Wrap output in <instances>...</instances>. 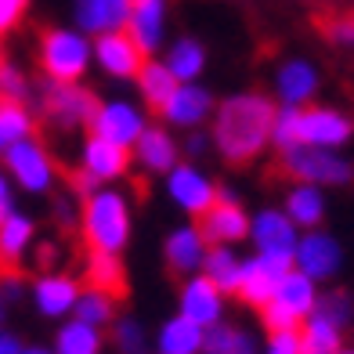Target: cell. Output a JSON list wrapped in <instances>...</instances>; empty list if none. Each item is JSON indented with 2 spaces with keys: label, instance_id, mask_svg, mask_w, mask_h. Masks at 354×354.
<instances>
[{
  "label": "cell",
  "instance_id": "cell-1",
  "mask_svg": "<svg viewBox=\"0 0 354 354\" xmlns=\"http://www.w3.org/2000/svg\"><path fill=\"white\" fill-rule=\"evenodd\" d=\"M271 120H275V102L268 91H232L217 98V109L206 134L221 163L228 167H250L271 152Z\"/></svg>",
  "mask_w": 354,
  "mask_h": 354
},
{
  "label": "cell",
  "instance_id": "cell-2",
  "mask_svg": "<svg viewBox=\"0 0 354 354\" xmlns=\"http://www.w3.org/2000/svg\"><path fill=\"white\" fill-rule=\"evenodd\" d=\"M76 235L87 253L123 257L134 243V196L123 185H105L80 199Z\"/></svg>",
  "mask_w": 354,
  "mask_h": 354
},
{
  "label": "cell",
  "instance_id": "cell-3",
  "mask_svg": "<svg viewBox=\"0 0 354 354\" xmlns=\"http://www.w3.org/2000/svg\"><path fill=\"white\" fill-rule=\"evenodd\" d=\"M37 69L51 84H87L91 76V37L76 26H44L37 33Z\"/></svg>",
  "mask_w": 354,
  "mask_h": 354
},
{
  "label": "cell",
  "instance_id": "cell-4",
  "mask_svg": "<svg viewBox=\"0 0 354 354\" xmlns=\"http://www.w3.org/2000/svg\"><path fill=\"white\" fill-rule=\"evenodd\" d=\"M0 167H4V174L11 177L15 192H19V196H29V199H51L58 192V185L66 181V174H62L51 145H47L40 134L11 145V149L0 156Z\"/></svg>",
  "mask_w": 354,
  "mask_h": 354
},
{
  "label": "cell",
  "instance_id": "cell-5",
  "mask_svg": "<svg viewBox=\"0 0 354 354\" xmlns=\"http://www.w3.org/2000/svg\"><path fill=\"white\" fill-rule=\"evenodd\" d=\"M33 112L58 134H87L98 94L87 84H51V80H37L33 84Z\"/></svg>",
  "mask_w": 354,
  "mask_h": 354
},
{
  "label": "cell",
  "instance_id": "cell-6",
  "mask_svg": "<svg viewBox=\"0 0 354 354\" xmlns=\"http://www.w3.org/2000/svg\"><path fill=\"white\" fill-rule=\"evenodd\" d=\"M279 167L289 181H304V185L326 188V192L354 185V159L347 152L297 145V149H289V152H279Z\"/></svg>",
  "mask_w": 354,
  "mask_h": 354
},
{
  "label": "cell",
  "instance_id": "cell-7",
  "mask_svg": "<svg viewBox=\"0 0 354 354\" xmlns=\"http://www.w3.org/2000/svg\"><path fill=\"white\" fill-rule=\"evenodd\" d=\"M318 293H322V286H315L311 279H304L300 271L289 268L286 275H282V282L275 286L271 300L264 304L261 311H257V315H261V326H264L268 333L300 329V322L315 311Z\"/></svg>",
  "mask_w": 354,
  "mask_h": 354
},
{
  "label": "cell",
  "instance_id": "cell-8",
  "mask_svg": "<svg viewBox=\"0 0 354 354\" xmlns=\"http://www.w3.org/2000/svg\"><path fill=\"white\" fill-rule=\"evenodd\" d=\"M149 123H152V112L138 98H131V94H109V98H98V105H94L87 134H98L131 152Z\"/></svg>",
  "mask_w": 354,
  "mask_h": 354
},
{
  "label": "cell",
  "instance_id": "cell-9",
  "mask_svg": "<svg viewBox=\"0 0 354 354\" xmlns=\"http://www.w3.org/2000/svg\"><path fill=\"white\" fill-rule=\"evenodd\" d=\"M163 181V196L185 221H199L217 199V177L206 170L203 163H192V159H181L170 174L159 177Z\"/></svg>",
  "mask_w": 354,
  "mask_h": 354
},
{
  "label": "cell",
  "instance_id": "cell-10",
  "mask_svg": "<svg viewBox=\"0 0 354 354\" xmlns=\"http://www.w3.org/2000/svg\"><path fill=\"white\" fill-rule=\"evenodd\" d=\"M344 264H347V250L336 232H329V228L300 232V243L293 253V271H300L304 279H311L315 286L326 289L344 275Z\"/></svg>",
  "mask_w": 354,
  "mask_h": 354
},
{
  "label": "cell",
  "instance_id": "cell-11",
  "mask_svg": "<svg viewBox=\"0 0 354 354\" xmlns=\"http://www.w3.org/2000/svg\"><path fill=\"white\" fill-rule=\"evenodd\" d=\"M297 243H300V228L282 214L279 203H275V206H261V210L250 214V235H246L250 253L293 268Z\"/></svg>",
  "mask_w": 354,
  "mask_h": 354
},
{
  "label": "cell",
  "instance_id": "cell-12",
  "mask_svg": "<svg viewBox=\"0 0 354 354\" xmlns=\"http://www.w3.org/2000/svg\"><path fill=\"white\" fill-rule=\"evenodd\" d=\"M80 289H84V279L76 271H66V268H44L29 279V293L26 300L33 304V311L44 318V322H66L73 318V308L80 300Z\"/></svg>",
  "mask_w": 354,
  "mask_h": 354
},
{
  "label": "cell",
  "instance_id": "cell-13",
  "mask_svg": "<svg viewBox=\"0 0 354 354\" xmlns=\"http://www.w3.org/2000/svg\"><path fill=\"white\" fill-rule=\"evenodd\" d=\"M354 141V116L340 105H322L311 102L300 109L297 120V145L308 149H333V152H347V145Z\"/></svg>",
  "mask_w": 354,
  "mask_h": 354
},
{
  "label": "cell",
  "instance_id": "cell-14",
  "mask_svg": "<svg viewBox=\"0 0 354 354\" xmlns=\"http://www.w3.org/2000/svg\"><path fill=\"white\" fill-rule=\"evenodd\" d=\"M318 91H322V69L318 62L308 55H286L275 62L271 69V102L286 105V109H304L318 102Z\"/></svg>",
  "mask_w": 354,
  "mask_h": 354
},
{
  "label": "cell",
  "instance_id": "cell-15",
  "mask_svg": "<svg viewBox=\"0 0 354 354\" xmlns=\"http://www.w3.org/2000/svg\"><path fill=\"white\" fill-rule=\"evenodd\" d=\"M196 224L206 239V246H235L239 250V246H246V235H250V210L235 188L221 185L214 206Z\"/></svg>",
  "mask_w": 354,
  "mask_h": 354
},
{
  "label": "cell",
  "instance_id": "cell-16",
  "mask_svg": "<svg viewBox=\"0 0 354 354\" xmlns=\"http://www.w3.org/2000/svg\"><path fill=\"white\" fill-rule=\"evenodd\" d=\"M76 170L87 174L94 185H123L134 170V159L127 149L112 145L98 134H80V145H76Z\"/></svg>",
  "mask_w": 354,
  "mask_h": 354
},
{
  "label": "cell",
  "instance_id": "cell-17",
  "mask_svg": "<svg viewBox=\"0 0 354 354\" xmlns=\"http://www.w3.org/2000/svg\"><path fill=\"white\" fill-rule=\"evenodd\" d=\"M217 109V94L199 80V84H177L174 94L156 112V123L170 127V131H203Z\"/></svg>",
  "mask_w": 354,
  "mask_h": 354
},
{
  "label": "cell",
  "instance_id": "cell-18",
  "mask_svg": "<svg viewBox=\"0 0 354 354\" xmlns=\"http://www.w3.org/2000/svg\"><path fill=\"white\" fill-rule=\"evenodd\" d=\"M91 66L94 73H102L109 84H134L138 69L145 66L141 47L127 37V29L120 33H102L91 40Z\"/></svg>",
  "mask_w": 354,
  "mask_h": 354
},
{
  "label": "cell",
  "instance_id": "cell-19",
  "mask_svg": "<svg viewBox=\"0 0 354 354\" xmlns=\"http://www.w3.org/2000/svg\"><path fill=\"white\" fill-rule=\"evenodd\" d=\"M127 37H131L145 58H159L170 40V0H131L127 15Z\"/></svg>",
  "mask_w": 354,
  "mask_h": 354
},
{
  "label": "cell",
  "instance_id": "cell-20",
  "mask_svg": "<svg viewBox=\"0 0 354 354\" xmlns=\"http://www.w3.org/2000/svg\"><path fill=\"white\" fill-rule=\"evenodd\" d=\"M228 300L232 297H224L221 289L203 275H188L177 286V315L196 322L199 329H210V326L228 318Z\"/></svg>",
  "mask_w": 354,
  "mask_h": 354
},
{
  "label": "cell",
  "instance_id": "cell-21",
  "mask_svg": "<svg viewBox=\"0 0 354 354\" xmlns=\"http://www.w3.org/2000/svg\"><path fill=\"white\" fill-rule=\"evenodd\" d=\"M131 159L145 177H163L181 163V141L174 138L170 127L152 120L149 127H145V134L138 138V145L131 149Z\"/></svg>",
  "mask_w": 354,
  "mask_h": 354
},
{
  "label": "cell",
  "instance_id": "cell-22",
  "mask_svg": "<svg viewBox=\"0 0 354 354\" xmlns=\"http://www.w3.org/2000/svg\"><path fill=\"white\" fill-rule=\"evenodd\" d=\"M286 271H289V264L268 261V257H257V253H243V271H239L235 300L250 311H261L271 300V293H275V286L282 282Z\"/></svg>",
  "mask_w": 354,
  "mask_h": 354
},
{
  "label": "cell",
  "instance_id": "cell-23",
  "mask_svg": "<svg viewBox=\"0 0 354 354\" xmlns=\"http://www.w3.org/2000/svg\"><path fill=\"white\" fill-rule=\"evenodd\" d=\"M206 250L210 246H206V239H203L196 221H181V224H174V228L163 235V264L177 279L199 275Z\"/></svg>",
  "mask_w": 354,
  "mask_h": 354
},
{
  "label": "cell",
  "instance_id": "cell-24",
  "mask_svg": "<svg viewBox=\"0 0 354 354\" xmlns=\"http://www.w3.org/2000/svg\"><path fill=\"white\" fill-rule=\"evenodd\" d=\"M40 243V228L37 217L15 206L11 214L0 217V271H22L26 257L33 253V246Z\"/></svg>",
  "mask_w": 354,
  "mask_h": 354
},
{
  "label": "cell",
  "instance_id": "cell-25",
  "mask_svg": "<svg viewBox=\"0 0 354 354\" xmlns=\"http://www.w3.org/2000/svg\"><path fill=\"white\" fill-rule=\"evenodd\" d=\"M279 206L300 232L326 228V221H329V192L315 188V185H304V181H289Z\"/></svg>",
  "mask_w": 354,
  "mask_h": 354
},
{
  "label": "cell",
  "instance_id": "cell-26",
  "mask_svg": "<svg viewBox=\"0 0 354 354\" xmlns=\"http://www.w3.org/2000/svg\"><path fill=\"white\" fill-rule=\"evenodd\" d=\"M127 15H131V0H73L69 4V26L91 40L102 33H120L127 29Z\"/></svg>",
  "mask_w": 354,
  "mask_h": 354
},
{
  "label": "cell",
  "instance_id": "cell-27",
  "mask_svg": "<svg viewBox=\"0 0 354 354\" xmlns=\"http://www.w3.org/2000/svg\"><path fill=\"white\" fill-rule=\"evenodd\" d=\"M159 58H163V66L174 73L177 84H199L206 76V69H210V47L192 33L170 37Z\"/></svg>",
  "mask_w": 354,
  "mask_h": 354
},
{
  "label": "cell",
  "instance_id": "cell-28",
  "mask_svg": "<svg viewBox=\"0 0 354 354\" xmlns=\"http://www.w3.org/2000/svg\"><path fill=\"white\" fill-rule=\"evenodd\" d=\"M152 351L156 354H203V329L174 311L156 326Z\"/></svg>",
  "mask_w": 354,
  "mask_h": 354
},
{
  "label": "cell",
  "instance_id": "cell-29",
  "mask_svg": "<svg viewBox=\"0 0 354 354\" xmlns=\"http://www.w3.org/2000/svg\"><path fill=\"white\" fill-rule=\"evenodd\" d=\"M131 87L138 91V102L156 116V112L163 109V102L174 94L177 80H174V73L163 66V58H145V66L138 69V76H134Z\"/></svg>",
  "mask_w": 354,
  "mask_h": 354
},
{
  "label": "cell",
  "instance_id": "cell-30",
  "mask_svg": "<svg viewBox=\"0 0 354 354\" xmlns=\"http://www.w3.org/2000/svg\"><path fill=\"white\" fill-rule=\"evenodd\" d=\"M55 354H109V340L102 329L84 326L76 318H66L55 326V340L47 344Z\"/></svg>",
  "mask_w": 354,
  "mask_h": 354
},
{
  "label": "cell",
  "instance_id": "cell-31",
  "mask_svg": "<svg viewBox=\"0 0 354 354\" xmlns=\"http://www.w3.org/2000/svg\"><path fill=\"white\" fill-rule=\"evenodd\" d=\"M297 336H300V354H336L347 344V329L318 311H311L300 322Z\"/></svg>",
  "mask_w": 354,
  "mask_h": 354
},
{
  "label": "cell",
  "instance_id": "cell-32",
  "mask_svg": "<svg viewBox=\"0 0 354 354\" xmlns=\"http://www.w3.org/2000/svg\"><path fill=\"white\" fill-rule=\"evenodd\" d=\"M239 271H243V250H235V246H210L206 257H203L199 275L210 279L224 297H235Z\"/></svg>",
  "mask_w": 354,
  "mask_h": 354
},
{
  "label": "cell",
  "instance_id": "cell-33",
  "mask_svg": "<svg viewBox=\"0 0 354 354\" xmlns=\"http://www.w3.org/2000/svg\"><path fill=\"white\" fill-rule=\"evenodd\" d=\"M120 315V297L109 293V289H94V286H84L80 289V300L73 308V318L84 322V326H94V329H109Z\"/></svg>",
  "mask_w": 354,
  "mask_h": 354
},
{
  "label": "cell",
  "instance_id": "cell-34",
  "mask_svg": "<svg viewBox=\"0 0 354 354\" xmlns=\"http://www.w3.org/2000/svg\"><path fill=\"white\" fill-rule=\"evenodd\" d=\"M37 127H40V120H37L33 105H26V102H4V98H0V156H4L11 145L33 138Z\"/></svg>",
  "mask_w": 354,
  "mask_h": 354
},
{
  "label": "cell",
  "instance_id": "cell-35",
  "mask_svg": "<svg viewBox=\"0 0 354 354\" xmlns=\"http://www.w3.org/2000/svg\"><path fill=\"white\" fill-rule=\"evenodd\" d=\"M105 340L116 354H149L152 351V336L145 329V322L138 315H127V311H120L116 322L105 329Z\"/></svg>",
  "mask_w": 354,
  "mask_h": 354
},
{
  "label": "cell",
  "instance_id": "cell-36",
  "mask_svg": "<svg viewBox=\"0 0 354 354\" xmlns=\"http://www.w3.org/2000/svg\"><path fill=\"white\" fill-rule=\"evenodd\" d=\"M235 351H257L253 333L243 326V322L224 318L217 326L203 329V354H235Z\"/></svg>",
  "mask_w": 354,
  "mask_h": 354
},
{
  "label": "cell",
  "instance_id": "cell-37",
  "mask_svg": "<svg viewBox=\"0 0 354 354\" xmlns=\"http://www.w3.org/2000/svg\"><path fill=\"white\" fill-rule=\"evenodd\" d=\"M84 286L94 289H109V293H123L127 286V268L123 257H109V253H87L84 257Z\"/></svg>",
  "mask_w": 354,
  "mask_h": 354
},
{
  "label": "cell",
  "instance_id": "cell-38",
  "mask_svg": "<svg viewBox=\"0 0 354 354\" xmlns=\"http://www.w3.org/2000/svg\"><path fill=\"white\" fill-rule=\"evenodd\" d=\"M315 311L326 315V318H333L336 326H344V329L354 326V297L347 293L344 286H326V289H322Z\"/></svg>",
  "mask_w": 354,
  "mask_h": 354
},
{
  "label": "cell",
  "instance_id": "cell-39",
  "mask_svg": "<svg viewBox=\"0 0 354 354\" xmlns=\"http://www.w3.org/2000/svg\"><path fill=\"white\" fill-rule=\"evenodd\" d=\"M0 98L4 102H33V80L19 66V62H4L0 66Z\"/></svg>",
  "mask_w": 354,
  "mask_h": 354
},
{
  "label": "cell",
  "instance_id": "cell-40",
  "mask_svg": "<svg viewBox=\"0 0 354 354\" xmlns=\"http://www.w3.org/2000/svg\"><path fill=\"white\" fill-rule=\"evenodd\" d=\"M297 120H300V109L275 105V120H271V149H275V156L297 149Z\"/></svg>",
  "mask_w": 354,
  "mask_h": 354
},
{
  "label": "cell",
  "instance_id": "cell-41",
  "mask_svg": "<svg viewBox=\"0 0 354 354\" xmlns=\"http://www.w3.org/2000/svg\"><path fill=\"white\" fill-rule=\"evenodd\" d=\"M51 221H55V228H62V232H76V224H80V199L73 196L69 188L51 196Z\"/></svg>",
  "mask_w": 354,
  "mask_h": 354
},
{
  "label": "cell",
  "instance_id": "cell-42",
  "mask_svg": "<svg viewBox=\"0 0 354 354\" xmlns=\"http://www.w3.org/2000/svg\"><path fill=\"white\" fill-rule=\"evenodd\" d=\"M29 11H33V0H0V40L19 33L29 19Z\"/></svg>",
  "mask_w": 354,
  "mask_h": 354
},
{
  "label": "cell",
  "instance_id": "cell-43",
  "mask_svg": "<svg viewBox=\"0 0 354 354\" xmlns=\"http://www.w3.org/2000/svg\"><path fill=\"white\" fill-rule=\"evenodd\" d=\"M326 40L333 47H344V51H354V8L344 15H333L326 22Z\"/></svg>",
  "mask_w": 354,
  "mask_h": 354
},
{
  "label": "cell",
  "instance_id": "cell-44",
  "mask_svg": "<svg viewBox=\"0 0 354 354\" xmlns=\"http://www.w3.org/2000/svg\"><path fill=\"white\" fill-rule=\"evenodd\" d=\"M214 152V145H210V134H206V127L203 131H188L185 141H181V159H192V163H199V159H206Z\"/></svg>",
  "mask_w": 354,
  "mask_h": 354
},
{
  "label": "cell",
  "instance_id": "cell-45",
  "mask_svg": "<svg viewBox=\"0 0 354 354\" xmlns=\"http://www.w3.org/2000/svg\"><path fill=\"white\" fill-rule=\"evenodd\" d=\"M261 354H300V336L297 329H286V333H268L264 336V347Z\"/></svg>",
  "mask_w": 354,
  "mask_h": 354
},
{
  "label": "cell",
  "instance_id": "cell-46",
  "mask_svg": "<svg viewBox=\"0 0 354 354\" xmlns=\"http://www.w3.org/2000/svg\"><path fill=\"white\" fill-rule=\"evenodd\" d=\"M0 289H4L8 304L15 308V304H22L26 293H29V279L22 275V271H0Z\"/></svg>",
  "mask_w": 354,
  "mask_h": 354
},
{
  "label": "cell",
  "instance_id": "cell-47",
  "mask_svg": "<svg viewBox=\"0 0 354 354\" xmlns=\"http://www.w3.org/2000/svg\"><path fill=\"white\" fill-rule=\"evenodd\" d=\"M15 206H19V192H15L11 177L4 174V167H0V217H4V214H11Z\"/></svg>",
  "mask_w": 354,
  "mask_h": 354
},
{
  "label": "cell",
  "instance_id": "cell-48",
  "mask_svg": "<svg viewBox=\"0 0 354 354\" xmlns=\"http://www.w3.org/2000/svg\"><path fill=\"white\" fill-rule=\"evenodd\" d=\"M26 351V340H22V333H15V329H0V354H22Z\"/></svg>",
  "mask_w": 354,
  "mask_h": 354
},
{
  "label": "cell",
  "instance_id": "cell-49",
  "mask_svg": "<svg viewBox=\"0 0 354 354\" xmlns=\"http://www.w3.org/2000/svg\"><path fill=\"white\" fill-rule=\"evenodd\" d=\"M8 315H11V304H8V297H4V289H0V329L8 326Z\"/></svg>",
  "mask_w": 354,
  "mask_h": 354
},
{
  "label": "cell",
  "instance_id": "cell-50",
  "mask_svg": "<svg viewBox=\"0 0 354 354\" xmlns=\"http://www.w3.org/2000/svg\"><path fill=\"white\" fill-rule=\"evenodd\" d=\"M22 354H55L51 347H47V344H26V351Z\"/></svg>",
  "mask_w": 354,
  "mask_h": 354
},
{
  "label": "cell",
  "instance_id": "cell-51",
  "mask_svg": "<svg viewBox=\"0 0 354 354\" xmlns=\"http://www.w3.org/2000/svg\"><path fill=\"white\" fill-rule=\"evenodd\" d=\"M336 354H354V344H344V347L336 351Z\"/></svg>",
  "mask_w": 354,
  "mask_h": 354
},
{
  "label": "cell",
  "instance_id": "cell-52",
  "mask_svg": "<svg viewBox=\"0 0 354 354\" xmlns=\"http://www.w3.org/2000/svg\"><path fill=\"white\" fill-rule=\"evenodd\" d=\"M8 62V51H4V40H0V66Z\"/></svg>",
  "mask_w": 354,
  "mask_h": 354
},
{
  "label": "cell",
  "instance_id": "cell-53",
  "mask_svg": "<svg viewBox=\"0 0 354 354\" xmlns=\"http://www.w3.org/2000/svg\"><path fill=\"white\" fill-rule=\"evenodd\" d=\"M235 354H257V351H235Z\"/></svg>",
  "mask_w": 354,
  "mask_h": 354
},
{
  "label": "cell",
  "instance_id": "cell-54",
  "mask_svg": "<svg viewBox=\"0 0 354 354\" xmlns=\"http://www.w3.org/2000/svg\"><path fill=\"white\" fill-rule=\"evenodd\" d=\"M149 354H156V351H149Z\"/></svg>",
  "mask_w": 354,
  "mask_h": 354
}]
</instances>
